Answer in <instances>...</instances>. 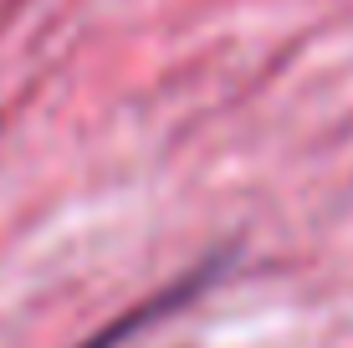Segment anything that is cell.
Instances as JSON below:
<instances>
[{
  "label": "cell",
  "instance_id": "cell-1",
  "mask_svg": "<svg viewBox=\"0 0 353 348\" xmlns=\"http://www.w3.org/2000/svg\"><path fill=\"white\" fill-rule=\"evenodd\" d=\"M123 333H128V328H108V333H103V338H97V343H88V348H113L118 338H123Z\"/></svg>",
  "mask_w": 353,
  "mask_h": 348
}]
</instances>
